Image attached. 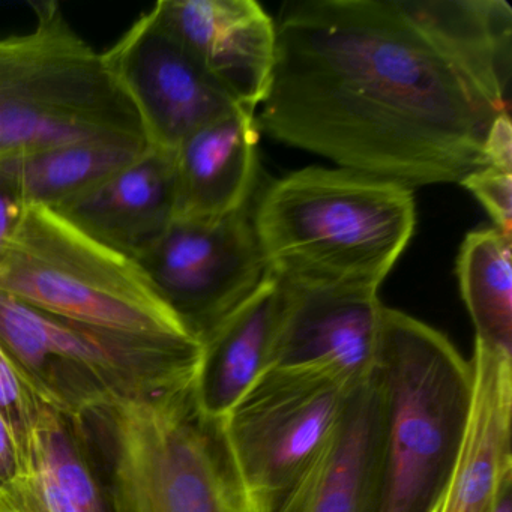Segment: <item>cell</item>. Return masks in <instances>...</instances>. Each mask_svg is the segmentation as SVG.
Listing matches in <instances>:
<instances>
[{"label":"cell","mask_w":512,"mask_h":512,"mask_svg":"<svg viewBox=\"0 0 512 512\" xmlns=\"http://www.w3.org/2000/svg\"><path fill=\"white\" fill-rule=\"evenodd\" d=\"M259 130L340 169L406 187L460 184L511 113L505 0L283 5Z\"/></svg>","instance_id":"obj_1"},{"label":"cell","mask_w":512,"mask_h":512,"mask_svg":"<svg viewBox=\"0 0 512 512\" xmlns=\"http://www.w3.org/2000/svg\"><path fill=\"white\" fill-rule=\"evenodd\" d=\"M253 224L283 283L379 292L415 232V194L364 173L307 167L263 193Z\"/></svg>","instance_id":"obj_2"},{"label":"cell","mask_w":512,"mask_h":512,"mask_svg":"<svg viewBox=\"0 0 512 512\" xmlns=\"http://www.w3.org/2000/svg\"><path fill=\"white\" fill-rule=\"evenodd\" d=\"M379 512H437L469 416L472 368L443 332L385 308Z\"/></svg>","instance_id":"obj_3"},{"label":"cell","mask_w":512,"mask_h":512,"mask_svg":"<svg viewBox=\"0 0 512 512\" xmlns=\"http://www.w3.org/2000/svg\"><path fill=\"white\" fill-rule=\"evenodd\" d=\"M32 10V29L0 38V160L85 140L148 145L103 52L74 31L58 2Z\"/></svg>","instance_id":"obj_4"},{"label":"cell","mask_w":512,"mask_h":512,"mask_svg":"<svg viewBox=\"0 0 512 512\" xmlns=\"http://www.w3.org/2000/svg\"><path fill=\"white\" fill-rule=\"evenodd\" d=\"M0 344L44 404L83 424L110 400L194 382L199 338L149 337L71 322L0 292Z\"/></svg>","instance_id":"obj_5"},{"label":"cell","mask_w":512,"mask_h":512,"mask_svg":"<svg viewBox=\"0 0 512 512\" xmlns=\"http://www.w3.org/2000/svg\"><path fill=\"white\" fill-rule=\"evenodd\" d=\"M0 292L71 322L149 337L197 338L136 257L46 206H28L4 260Z\"/></svg>","instance_id":"obj_6"},{"label":"cell","mask_w":512,"mask_h":512,"mask_svg":"<svg viewBox=\"0 0 512 512\" xmlns=\"http://www.w3.org/2000/svg\"><path fill=\"white\" fill-rule=\"evenodd\" d=\"M100 419L112 458V512H241L197 380L146 398L110 400Z\"/></svg>","instance_id":"obj_7"},{"label":"cell","mask_w":512,"mask_h":512,"mask_svg":"<svg viewBox=\"0 0 512 512\" xmlns=\"http://www.w3.org/2000/svg\"><path fill=\"white\" fill-rule=\"evenodd\" d=\"M356 388L317 367L274 364L217 421L241 512H271L319 455Z\"/></svg>","instance_id":"obj_8"},{"label":"cell","mask_w":512,"mask_h":512,"mask_svg":"<svg viewBox=\"0 0 512 512\" xmlns=\"http://www.w3.org/2000/svg\"><path fill=\"white\" fill-rule=\"evenodd\" d=\"M137 260L200 341L269 275L250 206L220 218H175Z\"/></svg>","instance_id":"obj_9"},{"label":"cell","mask_w":512,"mask_h":512,"mask_svg":"<svg viewBox=\"0 0 512 512\" xmlns=\"http://www.w3.org/2000/svg\"><path fill=\"white\" fill-rule=\"evenodd\" d=\"M103 58L136 109L151 148L175 152L194 131L241 107L161 25L154 10L142 14Z\"/></svg>","instance_id":"obj_10"},{"label":"cell","mask_w":512,"mask_h":512,"mask_svg":"<svg viewBox=\"0 0 512 512\" xmlns=\"http://www.w3.org/2000/svg\"><path fill=\"white\" fill-rule=\"evenodd\" d=\"M161 25L235 100L256 112L277 61L275 20L254 0H160Z\"/></svg>","instance_id":"obj_11"},{"label":"cell","mask_w":512,"mask_h":512,"mask_svg":"<svg viewBox=\"0 0 512 512\" xmlns=\"http://www.w3.org/2000/svg\"><path fill=\"white\" fill-rule=\"evenodd\" d=\"M283 284L286 304L272 365L322 368L352 388L373 379L386 308L379 292Z\"/></svg>","instance_id":"obj_12"},{"label":"cell","mask_w":512,"mask_h":512,"mask_svg":"<svg viewBox=\"0 0 512 512\" xmlns=\"http://www.w3.org/2000/svg\"><path fill=\"white\" fill-rule=\"evenodd\" d=\"M383 430L376 374L352 392L322 451L271 512H379Z\"/></svg>","instance_id":"obj_13"},{"label":"cell","mask_w":512,"mask_h":512,"mask_svg":"<svg viewBox=\"0 0 512 512\" xmlns=\"http://www.w3.org/2000/svg\"><path fill=\"white\" fill-rule=\"evenodd\" d=\"M460 452L437 512H491L512 487V353L475 341Z\"/></svg>","instance_id":"obj_14"},{"label":"cell","mask_w":512,"mask_h":512,"mask_svg":"<svg viewBox=\"0 0 512 512\" xmlns=\"http://www.w3.org/2000/svg\"><path fill=\"white\" fill-rule=\"evenodd\" d=\"M58 212L103 244L137 259L176 218L173 152L149 146Z\"/></svg>","instance_id":"obj_15"},{"label":"cell","mask_w":512,"mask_h":512,"mask_svg":"<svg viewBox=\"0 0 512 512\" xmlns=\"http://www.w3.org/2000/svg\"><path fill=\"white\" fill-rule=\"evenodd\" d=\"M260 130L250 110L203 125L173 152L176 218H220L250 206Z\"/></svg>","instance_id":"obj_16"},{"label":"cell","mask_w":512,"mask_h":512,"mask_svg":"<svg viewBox=\"0 0 512 512\" xmlns=\"http://www.w3.org/2000/svg\"><path fill=\"white\" fill-rule=\"evenodd\" d=\"M284 304L283 281L269 272L262 286L202 341L197 400L209 421L221 418L271 367Z\"/></svg>","instance_id":"obj_17"},{"label":"cell","mask_w":512,"mask_h":512,"mask_svg":"<svg viewBox=\"0 0 512 512\" xmlns=\"http://www.w3.org/2000/svg\"><path fill=\"white\" fill-rule=\"evenodd\" d=\"M148 148L146 143L124 140L65 143L0 160V178L26 205L61 211Z\"/></svg>","instance_id":"obj_18"},{"label":"cell","mask_w":512,"mask_h":512,"mask_svg":"<svg viewBox=\"0 0 512 512\" xmlns=\"http://www.w3.org/2000/svg\"><path fill=\"white\" fill-rule=\"evenodd\" d=\"M512 235L484 229L460 248L457 277L475 328V341L512 353Z\"/></svg>","instance_id":"obj_19"},{"label":"cell","mask_w":512,"mask_h":512,"mask_svg":"<svg viewBox=\"0 0 512 512\" xmlns=\"http://www.w3.org/2000/svg\"><path fill=\"white\" fill-rule=\"evenodd\" d=\"M46 404L0 344V415L25 449L26 437Z\"/></svg>","instance_id":"obj_20"},{"label":"cell","mask_w":512,"mask_h":512,"mask_svg":"<svg viewBox=\"0 0 512 512\" xmlns=\"http://www.w3.org/2000/svg\"><path fill=\"white\" fill-rule=\"evenodd\" d=\"M460 184L484 206L496 229L512 235V170L484 166Z\"/></svg>","instance_id":"obj_21"},{"label":"cell","mask_w":512,"mask_h":512,"mask_svg":"<svg viewBox=\"0 0 512 512\" xmlns=\"http://www.w3.org/2000/svg\"><path fill=\"white\" fill-rule=\"evenodd\" d=\"M26 209L28 205L22 197L4 178H0V263L4 260L17 227L25 217Z\"/></svg>","instance_id":"obj_22"},{"label":"cell","mask_w":512,"mask_h":512,"mask_svg":"<svg viewBox=\"0 0 512 512\" xmlns=\"http://www.w3.org/2000/svg\"><path fill=\"white\" fill-rule=\"evenodd\" d=\"M485 166L512 170L511 113H503L494 121L485 143Z\"/></svg>","instance_id":"obj_23"},{"label":"cell","mask_w":512,"mask_h":512,"mask_svg":"<svg viewBox=\"0 0 512 512\" xmlns=\"http://www.w3.org/2000/svg\"><path fill=\"white\" fill-rule=\"evenodd\" d=\"M23 446L4 416L0 415V491L22 472Z\"/></svg>","instance_id":"obj_24"},{"label":"cell","mask_w":512,"mask_h":512,"mask_svg":"<svg viewBox=\"0 0 512 512\" xmlns=\"http://www.w3.org/2000/svg\"><path fill=\"white\" fill-rule=\"evenodd\" d=\"M491 512H512V487L503 491L502 496L497 500V503L494 505V508L491 509Z\"/></svg>","instance_id":"obj_25"},{"label":"cell","mask_w":512,"mask_h":512,"mask_svg":"<svg viewBox=\"0 0 512 512\" xmlns=\"http://www.w3.org/2000/svg\"><path fill=\"white\" fill-rule=\"evenodd\" d=\"M0 512H16V511H13V509H11L10 506H8L7 503L4 502V500L0 499Z\"/></svg>","instance_id":"obj_26"}]
</instances>
